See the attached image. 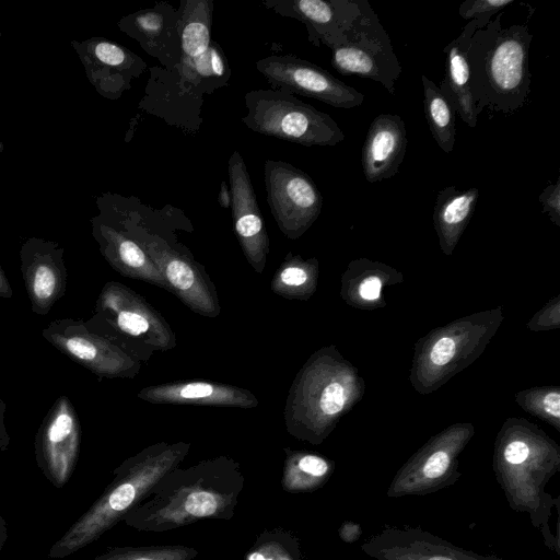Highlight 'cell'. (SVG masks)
Returning a JSON list of instances; mask_svg holds the SVG:
<instances>
[{"mask_svg":"<svg viewBox=\"0 0 560 560\" xmlns=\"http://www.w3.org/2000/svg\"><path fill=\"white\" fill-rule=\"evenodd\" d=\"M244 481L240 463L224 455L177 466L122 521L139 532L164 533L201 520H231Z\"/></svg>","mask_w":560,"mask_h":560,"instance_id":"6da1fadb","label":"cell"},{"mask_svg":"<svg viewBox=\"0 0 560 560\" xmlns=\"http://www.w3.org/2000/svg\"><path fill=\"white\" fill-rule=\"evenodd\" d=\"M190 450L187 442H158L125 459L100 498L50 547L48 557L63 559L97 540L122 521Z\"/></svg>","mask_w":560,"mask_h":560,"instance_id":"7a4b0ae2","label":"cell"},{"mask_svg":"<svg viewBox=\"0 0 560 560\" xmlns=\"http://www.w3.org/2000/svg\"><path fill=\"white\" fill-rule=\"evenodd\" d=\"M499 12L470 39L468 63L470 90L478 114L513 115L528 97L529 46L533 35L527 25L502 27Z\"/></svg>","mask_w":560,"mask_h":560,"instance_id":"3957f363","label":"cell"},{"mask_svg":"<svg viewBox=\"0 0 560 560\" xmlns=\"http://www.w3.org/2000/svg\"><path fill=\"white\" fill-rule=\"evenodd\" d=\"M559 466V451L549 441L514 436L495 448L493 469L509 506L528 514L544 545L557 555L560 540L551 530L550 518L552 509L560 510V499L548 493L546 486Z\"/></svg>","mask_w":560,"mask_h":560,"instance_id":"277c9868","label":"cell"},{"mask_svg":"<svg viewBox=\"0 0 560 560\" xmlns=\"http://www.w3.org/2000/svg\"><path fill=\"white\" fill-rule=\"evenodd\" d=\"M118 194L104 192L96 205L105 208L145 252L164 277L168 292L176 295L192 312L214 318L221 307L215 287L203 266L190 252L154 232L141 222L138 200Z\"/></svg>","mask_w":560,"mask_h":560,"instance_id":"5b68a950","label":"cell"},{"mask_svg":"<svg viewBox=\"0 0 560 560\" xmlns=\"http://www.w3.org/2000/svg\"><path fill=\"white\" fill-rule=\"evenodd\" d=\"M343 381L330 352L314 353L290 386L283 410L287 432L301 441L322 443L348 402Z\"/></svg>","mask_w":560,"mask_h":560,"instance_id":"8992f818","label":"cell"},{"mask_svg":"<svg viewBox=\"0 0 560 560\" xmlns=\"http://www.w3.org/2000/svg\"><path fill=\"white\" fill-rule=\"evenodd\" d=\"M247 114L242 121L253 131L304 147H334L343 131L326 113L278 89L245 94Z\"/></svg>","mask_w":560,"mask_h":560,"instance_id":"52a82bcc","label":"cell"},{"mask_svg":"<svg viewBox=\"0 0 560 560\" xmlns=\"http://www.w3.org/2000/svg\"><path fill=\"white\" fill-rule=\"evenodd\" d=\"M97 311L118 334L120 347L141 362L156 351L176 346L175 334L164 317L140 294L119 282L105 284Z\"/></svg>","mask_w":560,"mask_h":560,"instance_id":"ba28073f","label":"cell"},{"mask_svg":"<svg viewBox=\"0 0 560 560\" xmlns=\"http://www.w3.org/2000/svg\"><path fill=\"white\" fill-rule=\"evenodd\" d=\"M329 49L331 66L338 73L371 79L395 94V82L402 68L387 32L368 1H360V14L342 39Z\"/></svg>","mask_w":560,"mask_h":560,"instance_id":"9c48e42d","label":"cell"},{"mask_svg":"<svg viewBox=\"0 0 560 560\" xmlns=\"http://www.w3.org/2000/svg\"><path fill=\"white\" fill-rule=\"evenodd\" d=\"M264 175L267 202L278 228L288 238H299L320 214V191L310 175L283 161L266 160Z\"/></svg>","mask_w":560,"mask_h":560,"instance_id":"30bf717a","label":"cell"},{"mask_svg":"<svg viewBox=\"0 0 560 560\" xmlns=\"http://www.w3.org/2000/svg\"><path fill=\"white\" fill-rule=\"evenodd\" d=\"M272 89L324 102L337 108L360 106L364 95L319 66L292 55H271L256 61Z\"/></svg>","mask_w":560,"mask_h":560,"instance_id":"8fae6325","label":"cell"},{"mask_svg":"<svg viewBox=\"0 0 560 560\" xmlns=\"http://www.w3.org/2000/svg\"><path fill=\"white\" fill-rule=\"evenodd\" d=\"M465 443L463 436L432 441L396 472L386 495L392 499L427 495L455 485L460 477L457 456Z\"/></svg>","mask_w":560,"mask_h":560,"instance_id":"7c38bea8","label":"cell"},{"mask_svg":"<svg viewBox=\"0 0 560 560\" xmlns=\"http://www.w3.org/2000/svg\"><path fill=\"white\" fill-rule=\"evenodd\" d=\"M89 82L108 100H118L147 70L145 61L127 47L104 37L71 40Z\"/></svg>","mask_w":560,"mask_h":560,"instance_id":"4fadbf2b","label":"cell"},{"mask_svg":"<svg viewBox=\"0 0 560 560\" xmlns=\"http://www.w3.org/2000/svg\"><path fill=\"white\" fill-rule=\"evenodd\" d=\"M44 336L68 357L101 376L132 378L141 369L139 359L82 325H51Z\"/></svg>","mask_w":560,"mask_h":560,"instance_id":"5bb4252c","label":"cell"},{"mask_svg":"<svg viewBox=\"0 0 560 560\" xmlns=\"http://www.w3.org/2000/svg\"><path fill=\"white\" fill-rule=\"evenodd\" d=\"M361 550L375 560H504L460 548L421 527H386Z\"/></svg>","mask_w":560,"mask_h":560,"instance_id":"9a60e30c","label":"cell"},{"mask_svg":"<svg viewBox=\"0 0 560 560\" xmlns=\"http://www.w3.org/2000/svg\"><path fill=\"white\" fill-rule=\"evenodd\" d=\"M231 208L240 246L257 273H262L269 254V236L265 226L247 166L238 151L229 159Z\"/></svg>","mask_w":560,"mask_h":560,"instance_id":"2e32d148","label":"cell"},{"mask_svg":"<svg viewBox=\"0 0 560 560\" xmlns=\"http://www.w3.org/2000/svg\"><path fill=\"white\" fill-rule=\"evenodd\" d=\"M361 0H265L261 4L305 25L308 42L330 48L360 14Z\"/></svg>","mask_w":560,"mask_h":560,"instance_id":"e0dca14e","label":"cell"},{"mask_svg":"<svg viewBox=\"0 0 560 560\" xmlns=\"http://www.w3.org/2000/svg\"><path fill=\"white\" fill-rule=\"evenodd\" d=\"M179 9L167 2H158L121 18L120 32L139 43L165 70H173L180 61Z\"/></svg>","mask_w":560,"mask_h":560,"instance_id":"ac0fdd59","label":"cell"},{"mask_svg":"<svg viewBox=\"0 0 560 560\" xmlns=\"http://www.w3.org/2000/svg\"><path fill=\"white\" fill-rule=\"evenodd\" d=\"M96 206L100 212L91 220L92 232L105 259L125 277L168 291L164 277L143 248L125 232L105 208Z\"/></svg>","mask_w":560,"mask_h":560,"instance_id":"d6986e66","label":"cell"},{"mask_svg":"<svg viewBox=\"0 0 560 560\" xmlns=\"http://www.w3.org/2000/svg\"><path fill=\"white\" fill-rule=\"evenodd\" d=\"M80 450V424L66 397H60L46 422L40 443V466L58 489L70 479Z\"/></svg>","mask_w":560,"mask_h":560,"instance_id":"ffe728a7","label":"cell"},{"mask_svg":"<svg viewBox=\"0 0 560 560\" xmlns=\"http://www.w3.org/2000/svg\"><path fill=\"white\" fill-rule=\"evenodd\" d=\"M62 247L43 238L27 240L21 249L22 268L33 311L46 314L62 295L65 268Z\"/></svg>","mask_w":560,"mask_h":560,"instance_id":"44dd1931","label":"cell"},{"mask_svg":"<svg viewBox=\"0 0 560 560\" xmlns=\"http://www.w3.org/2000/svg\"><path fill=\"white\" fill-rule=\"evenodd\" d=\"M404 120L396 114H380L371 122L362 147L365 179L377 183L396 175L407 150Z\"/></svg>","mask_w":560,"mask_h":560,"instance_id":"7402d4cb","label":"cell"},{"mask_svg":"<svg viewBox=\"0 0 560 560\" xmlns=\"http://www.w3.org/2000/svg\"><path fill=\"white\" fill-rule=\"evenodd\" d=\"M138 398L151 404L254 408L258 399L248 389L209 381L172 382L143 387Z\"/></svg>","mask_w":560,"mask_h":560,"instance_id":"603a6c76","label":"cell"},{"mask_svg":"<svg viewBox=\"0 0 560 560\" xmlns=\"http://www.w3.org/2000/svg\"><path fill=\"white\" fill-rule=\"evenodd\" d=\"M477 20H470L462 32L444 48L445 73L439 89L454 112L470 128L478 121V112L470 90L468 50L474 33L479 30Z\"/></svg>","mask_w":560,"mask_h":560,"instance_id":"cb8c5ba5","label":"cell"},{"mask_svg":"<svg viewBox=\"0 0 560 560\" xmlns=\"http://www.w3.org/2000/svg\"><path fill=\"white\" fill-rule=\"evenodd\" d=\"M479 198L476 187L458 190L447 186L439 191L434 208L433 223L445 250H451L470 221Z\"/></svg>","mask_w":560,"mask_h":560,"instance_id":"d4e9b609","label":"cell"},{"mask_svg":"<svg viewBox=\"0 0 560 560\" xmlns=\"http://www.w3.org/2000/svg\"><path fill=\"white\" fill-rule=\"evenodd\" d=\"M174 70L183 85L201 96L226 85L232 75L226 56L214 40L203 54L180 60Z\"/></svg>","mask_w":560,"mask_h":560,"instance_id":"484cf974","label":"cell"},{"mask_svg":"<svg viewBox=\"0 0 560 560\" xmlns=\"http://www.w3.org/2000/svg\"><path fill=\"white\" fill-rule=\"evenodd\" d=\"M285 460L281 485L289 493H306L320 489L334 471V463L318 454L284 448Z\"/></svg>","mask_w":560,"mask_h":560,"instance_id":"4316f807","label":"cell"},{"mask_svg":"<svg viewBox=\"0 0 560 560\" xmlns=\"http://www.w3.org/2000/svg\"><path fill=\"white\" fill-rule=\"evenodd\" d=\"M212 0H182L179 4L180 60L203 54L211 43Z\"/></svg>","mask_w":560,"mask_h":560,"instance_id":"83f0119b","label":"cell"},{"mask_svg":"<svg viewBox=\"0 0 560 560\" xmlns=\"http://www.w3.org/2000/svg\"><path fill=\"white\" fill-rule=\"evenodd\" d=\"M421 82L424 116L431 135L440 149L450 153L454 149L456 139V113L432 80L422 74Z\"/></svg>","mask_w":560,"mask_h":560,"instance_id":"f1b7e54d","label":"cell"},{"mask_svg":"<svg viewBox=\"0 0 560 560\" xmlns=\"http://www.w3.org/2000/svg\"><path fill=\"white\" fill-rule=\"evenodd\" d=\"M317 277L315 259H303L289 253L271 280V290L290 300H306L312 295Z\"/></svg>","mask_w":560,"mask_h":560,"instance_id":"f546056e","label":"cell"},{"mask_svg":"<svg viewBox=\"0 0 560 560\" xmlns=\"http://www.w3.org/2000/svg\"><path fill=\"white\" fill-rule=\"evenodd\" d=\"M244 560H303V557L296 536L277 527L260 533Z\"/></svg>","mask_w":560,"mask_h":560,"instance_id":"4dcf8cb0","label":"cell"},{"mask_svg":"<svg viewBox=\"0 0 560 560\" xmlns=\"http://www.w3.org/2000/svg\"><path fill=\"white\" fill-rule=\"evenodd\" d=\"M198 550L184 545L110 547L92 560H192Z\"/></svg>","mask_w":560,"mask_h":560,"instance_id":"1f68e13d","label":"cell"},{"mask_svg":"<svg viewBox=\"0 0 560 560\" xmlns=\"http://www.w3.org/2000/svg\"><path fill=\"white\" fill-rule=\"evenodd\" d=\"M515 0H465L458 8V14L465 20H477L483 28L501 10Z\"/></svg>","mask_w":560,"mask_h":560,"instance_id":"d6a6232c","label":"cell"},{"mask_svg":"<svg viewBox=\"0 0 560 560\" xmlns=\"http://www.w3.org/2000/svg\"><path fill=\"white\" fill-rule=\"evenodd\" d=\"M538 200L542 206V211L549 215L551 221L560 225V179L558 178L555 184L547 185Z\"/></svg>","mask_w":560,"mask_h":560,"instance_id":"836d02e7","label":"cell"},{"mask_svg":"<svg viewBox=\"0 0 560 560\" xmlns=\"http://www.w3.org/2000/svg\"><path fill=\"white\" fill-rule=\"evenodd\" d=\"M455 353V341L448 337L439 339L430 352V359L435 365H444Z\"/></svg>","mask_w":560,"mask_h":560,"instance_id":"e575fe53","label":"cell"},{"mask_svg":"<svg viewBox=\"0 0 560 560\" xmlns=\"http://www.w3.org/2000/svg\"><path fill=\"white\" fill-rule=\"evenodd\" d=\"M339 538L348 544H353L362 535V527L360 524L352 521H345L338 528Z\"/></svg>","mask_w":560,"mask_h":560,"instance_id":"d590c367","label":"cell"},{"mask_svg":"<svg viewBox=\"0 0 560 560\" xmlns=\"http://www.w3.org/2000/svg\"><path fill=\"white\" fill-rule=\"evenodd\" d=\"M381 292V281L376 277L366 278L360 285L359 293L364 300H376Z\"/></svg>","mask_w":560,"mask_h":560,"instance_id":"8d00e7d4","label":"cell"},{"mask_svg":"<svg viewBox=\"0 0 560 560\" xmlns=\"http://www.w3.org/2000/svg\"><path fill=\"white\" fill-rule=\"evenodd\" d=\"M545 410L556 419L560 416V396L558 392L549 393L544 398Z\"/></svg>","mask_w":560,"mask_h":560,"instance_id":"74e56055","label":"cell"},{"mask_svg":"<svg viewBox=\"0 0 560 560\" xmlns=\"http://www.w3.org/2000/svg\"><path fill=\"white\" fill-rule=\"evenodd\" d=\"M218 201L221 208L229 209L231 207V190L230 185L226 182H221Z\"/></svg>","mask_w":560,"mask_h":560,"instance_id":"f35d334b","label":"cell"},{"mask_svg":"<svg viewBox=\"0 0 560 560\" xmlns=\"http://www.w3.org/2000/svg\"><path fill=\"white\" fill-rule=\"evenodd\" d=\"M12 295V290L10 284L4 276V272L0 266V296L9 298Z\"/></svg>","mask_w":560,"mask_h":560,"instance_id":"ab89813d","label":"cell"},{"mask_svg":"<svg viewBox=\"0 0 560 560\" xmlns=\"http://www.w3.org/2000/svg\"><path fill=\"white\" fill-rule=\"evenodd\" d=\"M8 538H9L8 527H7V524L0 513V553L2 551L4 544L8 540Z\"/></svg>","mask_w":560,"mask_h":560,"instance_id":"60d3db41","label":"cell"},{"mask_svg":"<svg viewBox=\"0 0 560 560\" xmlns=\"http://www.w3.org/2000/svg\"><path fill=\"white\" fill-rule=\"evenodd\" d=\"M1 37H2V33H1V31H0V38H1Z\"/></svg>","mask_w":560,"mask_h":560,"instance_id":"b9f144b4","label":"cell"}]
</instances>
